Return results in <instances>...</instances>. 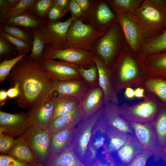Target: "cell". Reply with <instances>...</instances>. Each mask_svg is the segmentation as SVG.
I'll return each mask as SVG.
<instances>
[{
  "instance_id": "cell-48",
  "label": "cell",
  "mask_w": 166,
  "mask_h": 166,
  "mask_svg": "<svg viewBox=\"0 0 166 166\" xmlns=\"http://www.w3.org/2000/svg\"><path fill=\"white\" fill-rule=\"evenodd\" d=\"M68 9L73 14V16L75 18L80 17L83 14L82 10L75 0H70Z\"/></svg>"
},
{
  "instance_id": "cell-51",
  "label": "cell",
  "mask_w": 166,
  "mask_h": 166,
  "mask_svg": "<svg viewBox=\"0 0 166 166\" xmlns=\"http://www.w3.org/2000/svg\"><path fill=\"white\" fill-rule=\"evenodd\" d=\"M54 3L59 8L64 11H67L70 0H54Z\"/></svg>"
},
{
  "instance_id": "cell-32",
  "label": "cell",
  "mask_w": 166,
  "mask_h": 166,
  "mask_svg": "<svg viewBox=\"0 0 166 166\" xmlns=\"http://www.w3.org/2000/svg\"><path fill=\"white\" fill-rule=\"evenodd\" d=\"M145 89L155 96L162 106L166 107V80L148 77L143 87Z\"/></svg>"
},
{
  "instance_id": "cell-23",
  "label": "cell",
  "mask_w": 166,
  "mask_h": 166,
  "mask_svg": "<svg viewBox=\"0 0 166 166\" xmlns=\"http://www.w3.org/2000/svg\"><path fill=\"white\" fill-rule=\"evenodd\" d=\"M119 108L118 105L110 102L105 105L104 114L106 117L108 124L122 132L134 135L129 122L120 115Z\"/></svg>"
},
{
  "instance_id": "cell-47",
  "label": "cell",
  "mask_w": 166,
  "mask_h": 166,
  "mask_svg": "<svg viewBox=\"0 0 166 166\" xmlns=\"http://www.w3.org/2000/svg\"><path fill=\"white\" fill-rule=\"evenodd\" d=\"M66 12L60 9L54 3L49 10L47 20L51 22L59 21Z\"/></svg>"
},
{
  "instance_id": "cell-16",
  "label": "cell",
  "mask_w": 166,
  "mask_h": 166,
  "mask_svg": "<svg viewBox=\"0 0 166 166\" xmlns=\"http://www.w3.org/2000/svg\"><path fill=\"white\" fill-rule=\"evenodd\" d=\"M54 112V105L51 97L29 109L26 113L29 126L46 129L53 121Z\"/></svg>"
},
{
  "instance_id": "cell-14",
  "label": "cell",
  "mask_w": 166,
  "mask_h": 166,
  "mask_svg": "<svg viewBox=\"0 0 166 166\" xmlns=\"http://www.w3.org/2000/svg\"><path fill=\"white\" fill-rule=\"evenodd\" d=\"M129 122L133 129L135 136L145 151L152 153L155 161L159 160L160 159V148L158 144L155 133L151 123Z\"/></svg>"
},
{
  "instance_id": "cell-24",
  "label": "cell",
  "mask_w": 166,
  "mask_h": 166,
  "mask_svg": "<svg viewBox=\"0 0 166 166\" xmlns=\"http://www.w3.org/2000/svg\"><path fill=\"white\" fill-rule=\"evenodd\" d=\"M8 155L20 161L34 166L39 162L22 136L15 139V143Z\"/></svg>"
},
{
  "instance_id": "cell-22",
  "label": "cell",
  "mask_w": 166,
  "mask_h": 166,
  "mask_svg": "<svg viewBox=\"0 0 166 166\" xmlns=\"http://www.w3.org/2000/svg\"><path fill=\"white\" fill-rule=\"evenodd\" d=\"M145 151L134 135L128 133L126 143L114 154L122 166H125L137 155Z\"/></svg>"
},
{
  "instance_id": "cell-9",
  "label": "cell",
  "mask_w": 166,
  "mask_h": 166,
  "mask_svg": "<svg viewBox=\"0 0 166 166\" xmlns=\"http://www.w3.org/2000/svg\"><path fill=\"white\" fill-rule=\"evenodd\" d=\"M22 136L38 161L45 165L49 158L52 134L46 129L30 126Z\"/></svg>"
},
{
  "instance_id": "cell-29",
  "label": "cell",
  "mask_w": 166,
  "mask_h": 166,
  "mask_svg": "<svg viewBox=\"0 0 166 166\" xmlns=\"http://www.w3.org/2000/svg\"><path fill=\"white\" fill-rule=\"evenodd\" d=\"M45 166H85L78 158L72 147L49 160Z\"/></svg>"
},
{
  "instance_id": "cell-2",
  "label": "cell",
  "mask_w": 166,
  "mask_h": 166,
  "mask_svg": "<svg viewBox=\"0 0 166 166\" xmlns=\"http://www.w3.org/2000/svg\"><path fill=\"white\" fill-rule=\"evenodd\" d=\"M113 87L119 94L127 87H144L148 78L140 59L127 45L121 51L110 69Z\"/></svg>"
},
{
  "instance_id": "cell-21",
  "label": "cell",
  "mask_w": 166,
  "mask_h": 166,
  "mask_svg": "<svg viewBox=\"0 0 166 166\" xmlns=\"http://www.w3.org/2000/svg\"><path fill=\"white\" fill-rule=\"evenodd\" d=\"M84 118L80 104L73 111L54 120L46 129L52 134L73 129Z\"/></svg>"
},
{
  "instance_id": "cell-19",
  "label": "cell",
  "mask_w": 166,
  "mask_h": 166,
  "mask_svg": "<svg viewBox=\"0 0 166 166\" xmlns=\"http://www.w3.org/2000/svg\"><path fill=\"white\" fill-rule=\"evenodd\" d=\"M79 104L84 118L93 115L105 105L102 90L99 86L90 88Z\"/></svg>"
},
{
  "instance_id": "cell-56",
  "label": "cell",
  "mask_w": 166,
  "mask_h": 166,
  "mask_svg": "<svg viewBox=\"0 0 166 166\" xmlns=\"http://www.w3.org/2000/svg\"><path fill=\"white\" fill-rule=\"evenodd\" d=\"M160 157L166 164V144L160 148Z\"/></svg>"
},
{
  "instance_id": "cell-52",
  "label": "cell",
  "mask_w": 166,
  "mask_h": 166,
  "mask_svg": "<svg viewBox=\"0 0 166 166\" xmlns=\"http://www.w3.org/2000/svg\"><path fill=\"white\" fill-rule=\"evenodd\" d=\"M145 90L144 87H137L134 90L135 97L144 98L145 96Z\"/></svg>"
},
{
  "instance_id": "cell-39",
  "label": "cell",
  "mask_w": 166,
  "mask_h": 166,
  "mask_svg": "<svg viewBox=\"0 0 166 166\" xmlns=\"http://www.w3.org/2000/svg\"><path fill=\"white\" fill-rule=\"evenodd\" d=\"M90 166H122L114 153L105 151L99 154Z\"/></svg>"
},
{
  "instance_id": "cell-25",
  "label": "cell",
  "mask_w": 166,
  "mask_h": 166,
  "mask_svg": "<svg viewBox=\"0 0 166 166\" xmlns=\"http://www.w3.org/2000/svg\"><path fill=\"white\" fill-rule=\"evenodd\" d=\"M73 129L59 131L52 134L48 161L71 146Z\"/></svg>"
},
{
  "instance_id": "cell-13",
  "label": "cell",
  "mask_w": 166,
  "mask_h": 166,
  "mask_svg": "<svg viewBox=\"0 0 166 166\" xmlns=\"http://www.w3.org/2000/svg\"><path fill=\"white\" fill-rule=\"evenodd\" d=\"M107 126L103 113L93 127L85 155V166H90L98 155L105 151Z\"/></svg>"
},
{
  "instance_id": "cell-40",
  "label": "cell",
  "mask_w": 166,
  "mask_h": 166,
  "mask_svg": "<svg viewBox=\"0 0 166 166\" xmlns=\"http://www.w3.org/2000/svg\"><path fill=\"white\" fill-rule=\"evenodd\" d=\"M37 1L20 0L18 3L12 8L2 20L15 17L28 10H32Z\"/></svg>"
},
{
  "instance_id": "cell-43",
  "label": "cell",
  "mask_w": 166,
  "mask_h": 166,
  "mask_svg": "<svg viewBox=\"0 0 166 166\" xmlns=\"http://www.w3.org/2000/svg\"><path fill=\"white\" fill-rule=\"evenodd\" d=\"M15 142V140L12 137L0 132V154L8 153Z\"/></svg>"
},
{
  "instance_id": "cell-58",
  "label": "cell",
  "mask_w": 166,
  "mask_h": 166,
  "mask_svg": "<svg viewBox=\"0 0 166 166\" xmlns=\"http://www.w3.org/2000/svg\"><path fill=\"white\" fill-rule=\"evenodd\" d=\"M35 166H45L44 165H42L39 162H38L37 164H36Z\"/></svg>"
},
{
  "instance_id": "cell-3",
  "label": "cell",
  "mask_w": 166,
  "mask_h": 166,
  "mask_svg": "<svg viewBox=\"0 0 166 166\" xmlns=\"http://www.w3.org/2000/svg\"><path fill=\"white\" fill-rule=\"evenodd\" d=\"M134 15L145 39L166 31V0H143Z\"/></svg>"
},
{
  "instance_id": "cell-54",
  "label": "cell",
  "mask_w": 166,
  "mask_h": 166,
  "mask_svg": "<svg viewBox=\"0 0 166 166\" xmlns=\"http://www.w3.org/2000/svg\"><path fill=\"white\" fill-rule=\"evenodd\" d=\"M8 97L7 90L1 89L0 90V106L4 105L7 100Z\"/></svg>"
},
{
  "instance_id": "cell-4",
  "label": "cell",
  "mask_w": 166,
  "mask_h": 166,
  "mask_svg": "<svg viewBox=\"0 0 166 166\" xmlns=\"http://www.w3.org/2000/svg\"><path fill=\"white\" fill-rule=\"evenodd\" d=\"M109 28L86 24L80 20L75 19L66 34L67 47L93 52L94 43L106 33Z\"/></svg>"
},
{
  "instance_id": "cell-12",
  "label": "cell",
  "mask_w": 166,
  "mask_h": 166,
  "mask_svg": "<svg viewBox=\"0 0 166 166\" xmlns=\"http://www.w3.org/2000/svg\"><path fill=\"white\" fill-rule=\"evenodd\" d=\"M116 14L127 45L138 56L145 39L134 15L129 13Z\"/></svg>"
},
{
  "instance_id": "cell-57",
  "label": "cell",
  "mask_w": 166,
  "mask_h": 166,
  "mask_svg": "<svg viewBox=\"0 0 166 166\" xmlns=\"http://www.w3.org/2000/svg\"><path fill=\"white\" fill-rule=\"evenodd\" d=\"M20 1V0H7L10 5L12 8L15 6Z\"/></svg>"
},
{
  "instance_id": "cell-20",
  "label": "cell",
  "mask_w": 166,
  "mask_h": 166,
  "mask_svg": "<svg viewBox=\"0 0 166 166\" xmlns=\"http://www.w3.org/2000/svg\"><path fill=\"white\" fill-rule=\"evenodd\" d=\"M140 61L148 77L166 80V53L148 56Z\"/></svg>"
},
{
  "instance_id": "cell-53",
  "label": "cell",
  "mask_w": 166,
  "mask_h": 166,
  "mask_svg": "<svg viewBox=\"0 0 166 166\" xmlns=\"http://www.w3.org/2000/svg\"><path fill=\"white\" fill-rule=\"evenodd\" d=\"M82 12L87 10L89 7V1L87 0H75Z\"/></svg>"
},
{
  "instance_id": "cell-34",
  "label": "cell",
  "mask_w": 166,
  "mask_h": 166,
  "mask_svg": "<svg viewBox=\"0 0 166 166\" xmlns=\"http://www.w3.org/2000/svg\"><path fill=\"white\" fill-rule=\"evenodd\" d=\"M143 0H109L108 3L113 8L116 14L129 13L134 14Z\"/></svg>"
},
{
  "instance_id": "cell-41",
  "label": "cell",
  "mask_w": 166,
  "mask_h": 166,
  "mask_svg": "<svg viewBox=\"0 0 166 166\" xmlns=\"http://www.w3.org/2000/svg\"><path fill=\"white\" fill-rule=\"evenodd\" d=\"M26 56L18 55L15 57L1 61L0 64V81L4 83L16 64Z\"/></svg>"
},
{
  "instance_id": "cell-1",
  "label": "cell",
  "mask_w": 166,
  "mask_h": 166,
  "mask_svg": "<svg viewBox=\"0 0 166 166\" xmlns=\"http://www.w3.org/2000/svg\"><path fill=\"white\" fill-rule=\"evenodd\" d=\"M28 55L16 64L6 78L11 87L15 84L18 85L20 93L15 101L22 109L38 105L52 96L53 81L39 62Z\"/></svg>"
},
{
  "instance_id": "cell-49",
  "label": "cell",
  "mask_w": 166,
  "mask_h": 166,
  "mask_svg": "<svg viewBox=\"0 0 166 166\" xmlns=\"http://www.w3.org/2000/svg\"><path fill=\"white\" fill-rule=\"evenodd\" d=\"M12 8L7 0H0V21L3 19Z\"/></svg>"
},
{
  "instance_id": "cell-44",
  "label": "cell",
  "mask_w": 166,
  "mask_h": 166,
  "mask_svg": "<svg viewBox=\"0 0 166 166\" xmlns=\"http://www.w3.org/2000/svg\"><path fill=\"white\" fill-rule=\"evenodd\" d=\"M16 50L15 47L1 37H0V59L2 61L9 58L13 50Z\"/></svg>"
},
{
  "instance_id": "cell-5",
  "label": "cell",
  "mask_w": 166,
  "mask_h": 166,
  "mask_svg": "<svg viewBox=\"0 0 166 166\" xmlns=\"http://www.w3.org/2000/svg\"><path fill=\"white\" fill-rule=\"evenodd\" d=\"M127 45L121 27L116 20L100 39L94 53L110 69L121 52Z\"/></svg>"
},
{
  "instance_id": "cell-50",
  "label": "cell",
  "mask_w": 166,
  "mask_h": 166,
  "mask_svg": "<svg viewBox=\"0 0 166 166\" xmlns=\"http://www.w3.org/2000/svg\"><path fill=\"white\" fill-rule=\"evenodd\" d=\"M7 93L8 98L10 99L17 98L20 93V89L18 85L15 84L9 88L7 90Z\"/></svg>"
},
{
  "instance_id": "cell-42",
  "label": "cell",
  "mask_w": 166,
  "mask_h": 166,
  "mask_svg": "<svg viewBox=\"0 0 166 166\" xmlns=\"http://www.w3.org/2000/svg\"><path fill=\"white\" fill-rule=\"evenodd\" d=\"M53 3V0H37L32 11L42 19L46 21L49 10Z\"/></svg>"
},
{
  "instance_id": "cell-38",
  "label": "cell",
  "mask_w": 166,
  "mask_h": 166,
  "mask_svg": "<svg viewBox=\"0 0 166 166\" xmlns=\"http://www.w3.org/2000/svg\"><path fill=\"white\" fill-rule=\"evenodd\" d=\"M98 21L101 24H112L116 20V14L106 3L102 2L99 6L96 13Z\"/></svg>"
},
{
  "instance_id": "cell-28",
  "label": "cell",
  "mask_w": 166,
  "mask_h": 166,
  "mask_svg": "<svg viewBox=\"0 0 166 166\" xmlns=\"http://www.w3.org/2000/svg\"><path fill=\"white\" fill-rule=\"evenodd\" d=\"M45 21L32 10H28L15 17L3 19L0 21V23H9L31 30L38 28Z\"/></svg>"
},
{
  "instance_id": "cell-55",
  "label": "cell",
  "mask_w": 166,
  "mask_h": 166,
  "mask_svg": "<svg viewBox=\"0 0 166 166\" xmlns=\"http://www.w3.org/2000/svg\"><path fill=\"white\" fill-rule=\"evenodd\" d=\"M125 89L124 94L128 99H131L135 97L134 90L131 87H126Z\"/></svg>"
},
{
  "instance_id": "cell-46",
  "label": "cell",
  "mask_w": 166,
  "mask_h": 166,
  "mask_svg": "<svg viewBox=\"0 0 166 166\" xmlns=\"http://www.w3.org/2000/svg\"><path fill=\"white\" fill-rule=\"evenodd\" d=\"M152 156V152L145 151L137 155L125 166H145L148 159Z\"/></svg>"
},
{
  "instance_id": "cell-36",
  "label": "cell",
  "mask_w": 166,
  "mask_h": 166,
  "mask_svg": "<svg viewBox=\"0 0 166 166\" xmlns=\"http://www.w3.org/2000/svg\"><path fill=\"white\" fill-rule=\"evenodd\" d=\"M78 70L81 79L90 88L99 86L98 72L95 64L87 69L79 67Z\"/></svg>"
},
{
  "instance_id": "cell-8",
  "label": "cell",
  "mask_w": 166,
  "mask_h": 166,
  "mask_svg": "<svg viewBox=\"0 0 166 166\" xmlns=\"http://www.w3.org/2000/svg\"><path fill=\"white\" fill-rule=\"evenodd\" d=\"M75 18L71 16L64 22L46 21L37 28L44 40L46 45L55 49L67 48L66 35L68 29Z\"/></svg>"
},
{
  "instance_id": "cell-33",
  "label": "cell",
  "mask_w": 166,
  "mask_h": 166,
  "mask_svg": "<svg viewBox=\"0 0 166 166\" xmlns=\"http://www.w3.org/2000/svg\"><path fill=\"white\" fill-rule=\"evenodd\" d=\"M0 30L14 37L32 44L33 36L31 30L9 23H0Z\"/></svg>"
},
{
  "instance_id": "cell-27",
  "label": "cell",
  "mask_w": 166,
  "mask_h": 166,
  "mask_svg": "<svg viewBox=\"0 0 166 166\" xmlns=\"http://www.w3.org/2000/svg\"><path fill=\"white\" fill-rule=\"evenodd\" d=\"M128 134L108 124L105 151L110 153H115L126 143Z\"/></svg>"
},
{
  "instance_id": "cell-37",
  "label": "cell",
  "mask_w": 166,
  "mask_h": 166,
  "mask_svg": "<svg viewBox=\"0 0 166 166\" xmlns=\"http://www.w3.org/2000/svg\"><path fill=\"white\" fill-rule=\"evenodd\" d=\"M0 37L13 45L18 52V55H28V54L31 51L32 44L14 37L1 30Z\"/></svg>"
},
{
  "instance_id": "cell-35",
  "label": "cell",
  "mask_w": 166,
  "mask_h": 166,
  "mask_svg": "<svg viewBox=\"0 0 166 166\" xmlns=\"http://www.w3.org/2000/svg\"><path fill=\"white\" fill-rule=\"evenodd\" d=\"M31 30L33 36L32 47L30 53L28 56L30 58L39 61L44 57L43 52L46 43L37 28Z\"/></svg>"
},
{
  "instance_id": "cell-15",
  "label": "cell",
  "mask_w": 166,
  "mask_h": 166,
  "mask_svg": "<svg viewBox=\"0 0 166 166\" xmlns=\"http://www.w3.org/2000/svg\"><path fill=\"white\" fill-rule=\"evenodd\" d=\"M26 113L0 111V132L11 136H22L29 127Z\"/></svg>"
},
{
  "instance_id": "cell-10",
  "label": "cell",
  "mask_w": 166,
  "mask_h": 166,
  "mask_svg": "<svg viewBox=\"0 0 166 166\" xmlns=\"http://www.w3.org/2000/svg\"><path fill=\"white\" fill-rule=\"evenodd\" d=\"M43 56L46 58L58 59L87 69L95 64L96 55L92 52L72 48L55 50L45 45Z\"/></svg>"
},
{
  "instance_id": "cell-17",
  "label": "cell",
  "mask_w": 166,
  "mask_h": 166,
  "mask_svg": "<svg viewBox=\"0 0 166 166\" xmlns=\"http://www.w3.org/2000/svg\"><path fill=\"white\" fill-rule=\"evenodd\" d=\"M89 88L82 79L53 81L52 96L67 97L80 102Z\"/></svg>"
},
{
  "instance_id": "cell-7",
  "label": "cell",
  "mask_w": 166,
  "mask_h": 166,
  "mask_svg": "<svg viewBox=\"0 0 166 166\" xmlns=\"http://www.w3.org/2000/svg\"><path fill=\"white\" fill-rule=\"evenodd\" d=\"M104 106L93 115L84 118L73 129L71 147L77 157L84 164L93 127L103 114Z\"/></svg>"
},
{
  "instance_id": "cell-30",
  "label": "cell",
  "mask_w": 166,
  "mask_h": 166,
  "mask_svg": "<svg viewBox=\"0 0 166 166\" xmlns=\"http://www.w3.org/2000/svg\"><path fill=\"white\" fill-rule=\"evenodd\" d=\"M51 98L54 105L53 121L59 117L69 113L79 104V102L67 97L52 95Z\"/></svg>"
},
{
  "instance_id": "cell-26",
  "label": "cell",
  "mask_w": 166,
  "mask_h": 166,
  "mask_svg": "<svg viewBox=\"0 0 166 166\" xmlns=\"http://www.w3.org/2000/svg\"><path fill=\"white\" fill-rule=\"evenodd\" d=\"M166 53V31L156 36L145 39L138 56L142 59L150 55Z\"/></svg>"
},
{
  "instance_id": "cell-45",
  "label": "cell",
  "mask_w": 166,
  "mask_h": 166,
  "mask_svg": "<svg viewBox=\"0 0 166 166\" xmlns=\"http://www.w3.org/2000/svg\"><path fill=\"white\" fill-rule=\"evenodd\" d=\"M0 166H35L20 161L11 156L0 154Z\"/></svg>"
},
{
  "instance_id": "cell-18",
  "label": "cell",
  "mask_w": 166,
  "mask_h": 166,
  "mask_svg": "<svg viewBox=\"0 0 166 166\" xmlns=\"http://www.w3.org/2000/svg\"><path fill=\"white\" fill-rule=\"evenodd\" d=\"M94 62L98 72L99 85L104 94L105 104L110 102L118 105L119 99L112 83L110 69L96 55Z\"/></svg>"
},
{
  "instance_id": "cell-31",
  "label": "cell",
  "mask_w": 166,
  "mask_h": 166,
  "mask_svg": "<svg viewBox=\"0 0 166 166\" xmlns=\"http://www.w3.org/2000/svg\"><path fill=\"white\" fill-rule=\"evenodd\" d=\"M160 148L166 144V107L162 106L151 122Z\"/></svg>"
},
{
  "instance_id": "cell-6",
  "label": "cell",
  "mask_w": 166,
  "mask_h": 166,
  "mask_svg": "<svg viewBox=\"0 0 166 166\" xmlns=\"http://www.w3.org/2000/svg\"><path fill=\"white\" fill-rule=\"evenodd\" d=\"M143 101L132 105L124 103L119 106L120 116L129 122L151 123L162 105L158 98L145 90Z\"/></svg>"
},
{
  "instance_id": "cell-11",
  "label": "cell",
  "mask_w": 166,
  "mask_h": 166,
  "mask_svg": "<svg viewBox=\"0 0 166 166\" xmlns=\"http://www.w3.org/2000/svg\"><path fill=\"white\" fill-rule=\"evenodd\" d=\"M42 69L53 81L81 79L79 66L61 61L43 57L39 61Z\"/></svg>"
}]
</instances>
